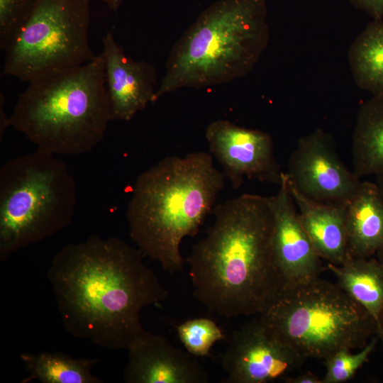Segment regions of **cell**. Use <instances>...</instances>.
Wrapping results in <instances>:
<instances>
[{
    "instance_id": "6da1fadb",
    "label": "cell",
    "mask_w": 383,
    "mask_h": 383,
    "mask_svg": "<svg viewBox=\"0 0 383 383\" xmlns=\"http://www.w3.org/2000/svg\"><path fill=\"white\" fill-rule=\"evenodd\" d=\"M144 257L116 237L93 235L64 246L47 274L65 330L110 350H127L145 334L141 311L169 292Z\"/></svg>"
},
{
    "instance_id": "7a4b0ae2",
    "label": "cell",
    "mask_w": 383,
    "mask_h": 383,
    "mask_svg": "<svg viewBox=\"0 0 383 383\" xmlns=\"http://www.w3.org/2000/svg\"><path fill=\"white\" fill-rule=\"evenodd\" d=\"M186 261L195 297L226 318L262 313L282 287L269 199L243 194L217 205Z\"/></svg>"
},
{
    "instance_id": "3957f363",
    "label": "cell",
    "mask_w": 383,
    "mask_h": 383,
    "mask_svg": "<svg viewBox=\"0 0 383 383\" xmlns=\"http://www.w3.org/2000/svg\"><path fill=\"white\" fill-rule=\"evenodd\" d=\"M224 185L206 152L165 157L135 182L126 212L131 240L165 271H182L181 243L198 233Z\"/></svg>"
},
{
    "instance_id": "277c9868",
    "label": "cell",
    "mask_w": 383,
    "mask_h": 383,
    "mask_svg": "<svg viewBox=\"0 0 383 383\" xmlns=\"http://www.w3.org/2000/svg\"><path fill=\"white\" fill-rule=\"evenodd\" d=\"M270 40L266 0H217L172 47L154 103L182 88L220 85L252 71Z\"/></svg>"
},
{
    "instance_id": "5b68a950",
    "label": "cell",
    "mask_w": 383,
    "mask_h": 383,
    "mask_svg": "<svg viewBox=\"0 0 383 383\" xmlns=\"http://www.w3.org/2000/svg\"><path fill=\"white\" fill-rule=\"evenodd\" d=\"M111 121L101 53L84 65L30 82L9 117V126L38 150L55 155L90 152Z\"/></svg>"
},
{
    "instance_id": "8992f818",
    "label": "cell",
    "mask_w": 383,
    "mask_h": 383,
    "mask_svg": "<svg viewBox=\"0 0 383 383\" xmlns=\"http://www.w3.org/2000/svg\"><path fill=\"white\" fill-rule=\"evenodd\" d=\"M77 184L67 165L40 150L0 168V260L67 227Z\"/></svg>"
},
{
    "instance_id": "52a82bcc",
    "label": "cell",
    "mask_w": 383,
    "mask_h": 383,
    "mask_svg": "<svg viewBox=\"0 0 383 383\" xmlns=\"http://www.w3.org/2000/svg\"><path fill=\"white\" fill-rule=\"evenodd\" d=\"M259 315L305 358L324 360L381 337L377 322L362 306L337 284L320 277L282 287Z\"/></svg>"
},
{
    "instance_id": "ba28073f",
    "label": "cell",
    "mask_w": 383,
    "mask_h": 383,
    "mask_svg": "<svg viewBox=\"0 0 383 383\" xmlns=\"http://www.w3.org/2000/svg\"><path fill=\"white\" fill-rule=\"evenodd\" d=\"M89 0H39L5 50L1 75L28 83L92 60Z\"/></svg>"
},
{
    "instance_id": "9c48e42d",
    "label": "cell",
    "mask_w": 383,
    "mask_h": 383,
    "mask_svg": "<svg viewBox=\"0 0 383 383\" xmlns=\"http://www.w3.org/2000/svg\"><path fill=\"white\" fill-rule=\"evenodd\" d=\"M305 357L285 342L260 315L235 331L221 361L222 383H267L303 364Z\"/></svg>"
},
{
    "instance_id": "30bf717a",
    "label": "cell",
    "mask_w": 383,
    "mask_h": 383,
    "mask_svg": "<svg viewBox=\"0 0 383 383\" xmlns=\"http://www.w3.org/2000/svg\"><path fill=\"white\" fill-rule=\"evenodd\" d=\"M285 174L298 192L321 202L348 203L361 182L341 161L331 135L320 128L298 140Z\"/></svg>"
},
{
    "instance_id": "8fae6325",
    "label": "cell",
    "mask_w": 383,
    "mask_h": 383,
    "mask_svg": "<svg viewBox=\"0 0 383 383\" xmlns=\"http://www.w3.org/2000/svg\"><path fill=\"white\" fill-rule=\"evenodd\" d=\"M205 136L211 153L234 189L240 187L245 178L279 184L283 172L268 133L220 119L209 124Z\"/></svg>"
},
{
    "instance_id": "7c38bea8",
    "label": "cell",
    "mask_w": 383,
    "mask_h": 383,
    "mask_svg": "<svg viewBox=\"0 0 383 383\" xmlns=\"http://www.w3.org/2000/svg\"><path fill=\"white\" fill-rule=\"evenodd\" d=\"M279 186L268 199L273 216V255L284 287L320 277L324 268L302 225L284 172Z\"/></svg>"
},
{
    "instance_id": "4fadbf2b",
    "label": "cell",
    "mask_w": 383,
    "mask_h": 383,
    "mask_svg": "<svg viewBox=\"0 0 383 383\" xmlns=\"http://www.w3.org/2000/svg\"><path fill=\"white\" fill-rule=\"evenodd\" d=\"M102 43L111 120L130 121L149 104H154L156 70L148 62L128 56L112 31L102 38Z\"/></svg>"
},
{
    "instance_id": "5bb4252c",
    "label": "cell",
    "mask_w": 383,
    "mask_h": 383,
    "mask_svg": "<svg viewBox=\"0 0 383 383\" xmlns=\"http://www.w3.org/2000/svg\"><path fill=\"white\" fill-rule=\"evenodd\" d=\"M127 383H206L208 374L188 352L147 331L127 349Z\"/></svg>"
},
{
    "instance_id": "9a60e30c",
    "label": "cell",
    "mask_w": 383,
    "mask_h": 383,
    "mask_svg": "<svg viewBox=\"0 0 383 383\" xmlns=\"http://www.w3.org/2000/svg\"><path fill=\"white\" fill-rule=\"evenodd\" d=\"M288 186L302 225L318 256L328 263L343 264L350 257L346 230L348 203L314 201L289 183Z\"/></svg>"
},
{
    "instance_id": "2e32d148",
    "label": "cell",
    "mask_w": 383,
    "mask_h": 383,
    "mask_svg": "<svg viewBox=\"0 0 383 383\" xmlns=\"http://www.w3.org/2000/svg\"><path fill=\"white\" fill-rule=\"evenodd\" d=\"M346 230L350 257L369 258L383 247V199L375 182H361L348 202Z\"/></svg>"
},
{
    "instance_id": "e0dca14e",
    "label": "cell",
    "mask_w": 383,
    "mask_h": 383,
    "mask_svg": "<svg viewBox=\"0 0 383 383\" xmlns=\"http://www.w3.org/2000/svg\"><path fill=\"white\" fill-rule=\"evenodd\" d=\"M353 172L358 177L383 175V96L360 107L352 137Z\"/></svg>"
},
{
    "instance_id": "ac0fdd59",
    "label": "cell",
    "mask_w": 383,
    "mask_h": 383,
    "mask_svg": "<svg viewBox=\"0 0 383 383\" xmlns=\"http://www.w3.org/2000/svg\"><path fill=\"white\" fill-rule=\"evenodd\" d=\"M327 268L339 287L377 322L383 311V265L377 259L350 257L340 265L328 263Z\"/></svg>"
},
{
    "instance_id": "d6986e66",
    "label": "cell",
    "mask_w": 383,
    "mask_h": 383,
    "mask_svg": "<svg viewBox=\"0 0 383 383\" xmlns=\"http://www.w3.org/2000/svg\"><path fill=\"white\" fill-rule=\"evenodd\" d=\"M355 84L372 96H383V20L374 19L355 38L348 50Z\"/></svg>"
},
{
    "instance_id": "ffe728a7",
    "label": "cell",
    "mask_w": 383,
    "mask_h": 383,
    "mask_svg": "<svg viewBox=\"0 0 383 383\" xmlns=\"http://www.w3.org/2000/svg\"><path fill=\"white\" fill-rule=\"evenodd\" d=\"M20 358L28 376L21 382L38 380L42 383H101L91 370L97 359H75L62 353H23Z\"/></svg>"
},
{
    "instance_id": "44dd1931",
    "label": "cell",
    "mask_w": 383,
    "mask_h": 383,
    "mask_svg": "<svg viewBox=\"0 0 383 383\" xmlns=\"http://www.w3.org/2000/svg\"><path fill=\"white\" fill-rule=\"evenodd\" d=\"M179 338L194 357L209 355L213 345L226 338L220 327L211 319L201 317L187 320L177 327Z\"/></svg>"
},
{
    "instance_id": "7402d4cb",
    "label": "cell",
    "mask_w": 383,
    "mask_h": 383,
    "mask_svg": "<svg viewBox=\"0 0 383 383\" xmlns=\"http://www.w3.org/2000/svg\"><path fill=\"white\" fill-rule=\"evenodd\" d=\"M379 338V335L372 337L359 353H352L351 350L343 349L325 359L326 374L322 383H342L353 378L369 360Z\"/></svg>"
},
{
    "instance_id": "603a6c76",
    "label": "cell",
    "mask_w": 383,
    "mask_h": 383,
    "mask_svg": "<svg viewBox=\"0 0 383 383\" xmlns=\"http://www.w3.org/2000/svg\"><path fill=\"white\" fill-rule=\"evenodd\" d=\"M39 0H0V48L5 50Z\"/></svg>"
},
{
    "instance_id": "cb8c5ba5",
    "label": "cell",
    "mask_w": 383,
    "mask_h": 383,
    "mask_svg": "<svg viewBox=\"0 0 383 383\" xmlns=\"http://www.w3.org/2000/svg\"><path fill=\"white\" fill-rule=\"evenodd\" d=\"M357 9L366 12L374 19L383 18V0H349Z\"/></svg>"
},
{
    "instance_id": "d4e9b609",
    "label": "cell",
    "mask_w": 383,
    "mask_h": 383,
    "mask_svg": "<svg viewBox=\"0 0 383 383\" xmlns=\"http://www.w3.org/2000/svg\"><path fill=\"white\" fill-rule=\"evenodd\" d=\"M284 379L287 383H322V379L311 372H306L294 377L288 376Z\"/></svg>"
},
{
    "instance_id": "484cf974",
    "label": "cell",
    "mask_w": 383,
    "mask_h": 383,
    "mask_svg": "<svg viewBox=\"0 0 383 383\" xmlns=\"http://www.w3.org/2000/svg\"><path fill=\"white\" fill-rule=\"evenodd\" d=\"M90 1L91 0H89ZM104 3L112 11H116L122 4L124 0H100Z\"/></svg>"
},
{
    "instance_id": "4316f807",
    "label": "cell",
    "mask_w": 383,
    "mask_h": 383,
    "mask_svg": "<svg viewBox=\"0 0 383 383\" xmlns=\"http://www.w3.org/2000/svg\"><path fill=\"white\" fill-rule=\"evenodd\" d=\"M375 183L377 184L383 199V175L377 176Z\"/></svg>"
},
{
    "instance_id": "83f0119b",
    "label": "cell",
    "mask_w": 383,
    "mask_h": 383,
    "mask_svg": "<svg viewBox=\"0 0 383 383\" xmlns=\"http://www.w3.org/2000/svg\"><path fill=\"white\" fill-rule=\"evenodd\" d=\"M378 326L379 328L381 338L383 337V311L381 312L379 318H378Z\"/></svg>"
},
{
    "instance_id": "f1b7e54d",
    "label": "cell",
    "mask_w": 383,
    "mask_h": 383,
    "mask_svg": "<svg viewBox=\"0 0 383 383\" xmlns=\"http://www.w3.org/2000/svg\"><path fill=\"white\" fill-rule=\"evenodd\" d=\"M375 257L383 265V247L381 248L375 254Z\"/></svg>"
}]
</instances>
